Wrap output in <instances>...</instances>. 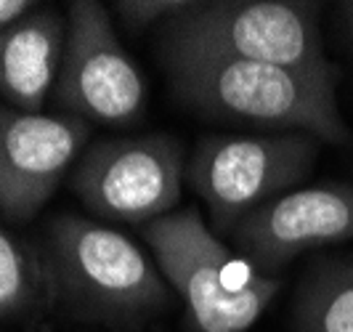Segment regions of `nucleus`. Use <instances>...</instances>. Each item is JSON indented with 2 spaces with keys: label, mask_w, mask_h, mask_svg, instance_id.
Segmentation results:
<instances>
[{
  "label": "nucleus",
  "mask_w": 353,
  "mask_h": 332,
  "mask_svg": "<svg viewBox=\"0 0 353 332\" xmlns=\"http://www.w3.org/2000/svg\"><path fill=\"white\" fill-rule=\"evenodd\" d=\"M168 86L196 115L261 128L303 130L327 144H348L351 128L337 106L340 67L301 72L199 51H159Z\"/></svg>",
  "instance_id": "f257e3e1"
},
{
  "label": "nucleus",
  "mask_w": 353,
  "mask_h": 332,
  "mask_svg": "<svg viewBox=\"0 0 353 332\" xmlns=\"http://www.w3.org/2000/svg\"><path fill=\"white\" fill-rule=\"evenodd\" d=\"M43 263L51 306L77 319L136 327L173 303V287L157 263L130 237L85 215L53 218Z\"/></svg>",
  "instance_id": "f03ea898"
},
{
  "label": "nucleus",
  "mask_w": 353,
  "mask_h": 332,
  "mask_svg": "<svg viewBox=\"0 0 353 332\" xmlns=\"http://www.w3.org/2000/svg\"><path fill=\"white\" fill-rule=\"evenodd\" d=\"M154 263L186 309L192 332H248L279 293V280L263 277L231 253L196 205L139 226Z\"/></svg>",
  "instance_id": "7ed1b4c3"
},
{
  "label": "nucleus",
  "mask_w": 353,
  "mask_h": 332,
  "mask_svg": "<svg viewBox=\"0 0 353 332\" xmlns=\"http://www.w3.org/2000/svg\"><path fill=\"white\" fill-rule=\"evenodd\" d=\"M159 51H199L301 72H330L316 3L192 0L159 27Z\"/></svg>",
  "instance_id": "20e7f679"
},
{
  "label": "nucleus",
  "mask_w": 353,
  "mask_h": 332,
  "mask_svg": "<svg viewBox=\"0 0 353 332\" xmlns=\"http://www.w3.org/2000/svg\"><path fill=\"white\" fill-rule=\"evenodd\" d=\"M321 141L303 130L208 133L196 141L186 181L208 205L221 234H231L252 210L298 189L314 170Z\"/></svg>",
  "instance_id": "39448f33"
},
{
  "label": "nucleus",
  "mask_w": 353,
  "mask_h": 332,
  "mask_svg": "<svg viewBox=\"0 0 353 332\" xmlns=\"http://www.w3.org/2000/svg\"><path fill=\"white\" fill-rule=\"evenodd\" d=\"M186 165V149L173 133L104 139L80 155L72 189L93 215L143 226L181 202Z\"/></svg>",
  "instance_id": "423d86ee"
},
{
  "label": "nucleus",
  "mask_w": 353,
  "mask_h": 332,
  "mask_svg": "<svg viewBox=\"0 0 353 332\" xmlns=\"http://www.w3.org/2000/svg\"><path fill=\"white\" fill-rule=\"evenodd\" d=\"M61 115L112 128L141 120L146 80L112 24V8L96 0L67 6V51L53 88Z\"/></svg>",
  "instance_id": "0eeeda50"
},
{
  "label": "nucleus",
  "mask_w": 353,
  "mask_h": 332,
  "mask_svg": "<svg viewBox=\"0 0 353 332\" xmlns=\"http://www.w3.org/2000/svg\"><path fill=\"white\" fill-rule=\"evenodd\" d=\"M353 240V184L324 181L282 194L252 210L231 231L236 253L263 277H274L298 255Z\"/></svg>",
  "instance_id": "6e6552de"
},
{
  "label": "nucleus",
  "mask_w": 353,
  "mask_h": 332,
  "mask_svg": "<svg viewBox=\"0 0 353 332\" xmlns=\"http://www.w3.org/2000/svg\"><path fill=\"white\" fill-rule=\"evenodd\" d=\"M90 123L0 104V213L27 224L48 205L88 144Z\"/></svg>",
  "instance_id": "1a4fd4ad"
},
{
  "label": "nucleus",
  "mask_w": 353,
  "mask_h": 332,
  "mask_svg": "<svg viewBox=\"0 0 353 332\" xmlns=\"http://www.w3.org/2000/svg\"><path fill=\"white\" fill-rule=\"evenodd\" d=\"M67 51V14L40 6L0 30V99L21 112H43Z\"/></svg>",
  "instance_id": "9d476101"
},
{
  "label": "nucleus",
  "mask_w": 353,
  "mask_h": 332,
  "mask_svg": "<svg viewBox=\"0 0 353 332\" xmlns=\"http://www.w3.org/2000/svg\"><path fill=\"white\" fill-rule=\"evenodd\" d=\"M290 316L292 332H353V253L311 263Z\"/></svg>",
  "instance_id": "9b49d317"
},
{
  "label": "nucleus",
  "mask_w": 353,
  "mask_h": 332,
  "mask_svg": "<svg viewBox=\"0 0 353 332\" xmlns=\"http://www.w3.org/2000/svg\"><path fill=\"white\" fill-rule=\"evenodd\" d=\"M51 306L43 250L0 224V322L21 319Z\"/></svg>",
  "instance_id": "f8f14e48"
},
{
  "label": "nucleus",
  "mask_w": 353,
  "mask_h": 332,
  "mask_svg": "<svg viewBox=\"0 0 353 332\" xmlns=\"http://www.w3.org/2000/svg\"><path fill=\"white\" fill-rule=\"evenodd\" d=\"M192 0H117L112 3V14L120 19L125 30L143 32L152 27H162L183 8H189Z\"/></svg>",
  "instance_id": "ddd939ff"
},
{
  "label": "nucleus",
  "mask_w": 353,
  "mask_h": 332,
  "mask_svg": "<svg viewBox=\"0 0 353 332\" xmlns=\"http://www.w3.org/2000/svg\"><path fill=\"white\" fill-rule=\"evenodd\" d=\"M37 8H40V3L35 0H0V30L14 27L17 21L27 19Z\"/></svg>",
  "instance_id": "4468645a"
},
{
  "label": "nucleus",
  "mask_w": 353,
  "mask_h": 332,
  "mask_svg": "<svg viewBox=\"0 0 353 332\" xmlns=\"http://www.w3.org/2000/svg\"><path fill=\"white\" fill-rule=\"evenodd\" d=\"M343 14H345V24H348V35L353 43V0L351 3H343Z\"/></svg>",
  "instance_id": "2eb2a0df"
}]
</instances>
